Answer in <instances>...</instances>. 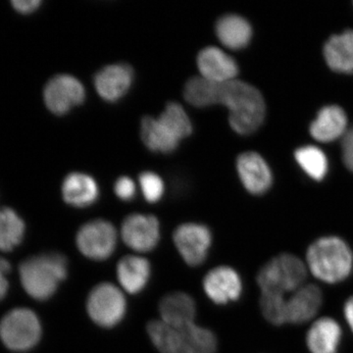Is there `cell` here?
Returning <instances> with one entry per match:
<instances>
[{"label": "cell", "instance_id": "obj_1", "mask_svg": "<svg viewBox=\"0 0 353 353\" xmlns=\"http://www.w3.org/2000/svg\"><path fill=\"white\" fill-rule=\"evenodd\" d=\"M223 104L229 109V122L234 131L250 134L256 131L265 119L266 105L259 90L243 81L214 83L212 105Z\"/></svg>", "mask_w": 353, "mask_h": 353}, {"label": "cell", "instance_id": "obj_2", "mask_svg": "<svg viewBox=\"0 0 353 353\" xmlns=\"http://www.w3.org/2000/svg\"><path fill=\"white\" fill-rule=\"evenodd\" d=\"M148 333L160 353H215L217 350L215 334L194 323L170 326L154 320L148 323Z\"/></svg>", "mask_w": 353, "mask_h": 353}, {"label": "cell", "instance_id": "obj_3", "mask_svg": "<svg viewBox=\"0 0 353 353\" xmlns=\"http://www.w3.org/2000/svg\"><path fill=\"white\" fill-rule=\"evenodd\" d=\"M20 280L28 294L36 301H48L68 275V263L57 252L43 253L24 260L19 267Z\"/></svg>", "mask_w": 353, "mask_h": 353}, {"label": "cell", "instance_id": "obj_4", "mask_svg": "<svg viewBox=\"0 0 353 353\" xmlns=\"http://www.w3.org/2000/svg\"><path fill=\"white\" fill-rule=\"evenodd\" d=\"M307 263L315 277L336 284L352 274L353 254L345 241L338 236H325L309 246Z\"/></svg>", "mask_w": 353, "mask_h": 353}, {"label": "cell", "instance_id": "obj_5", "mask_svg": "<svg viewBox=\"0 0 353 353\" xmlns=\"http://www.w3.org/2000/svg\"><path fill=\"white\" fill-rule=\"evenodd\" d=\"M307 277L305 265L292 254L279 255L262 267L257 275L261 292L282 294L301 289Z\"/></svg>", "mask_w": 353, "mask_h": 353}, {"label": "cell", "instance_id": "obj_6", "mask_svg": "<svg viewBox=\"0 0 353 353\" xmlns=\"http://www.w3.org/2000/svg\"><path fill=\"white\" fill-rule=\"evenodd\" d=\"M41 336V322L30 309H13L0 321V339L12 352H29L38 345Z\"/></svg>", "mask_w": 353, "mask_h": 353}, {"label": "cell", "instance_id": "obj_7", "mask_svg": "<svg viewBox=\"0 0 353 353\" xmlns=\"http://www.w3.org/2000/svg\"><path fill=\"white\" fill-rule=\"evenodd\" d=\"M127 303L124 294L116 285L101 283L90 292L87 310L95 324L103 328L116 326L124 318Z\"/></svg>", "mask_w": 353, "mask_h": 353}, {"label": "cell", "instance_id": "obj_8", "mask_svg": "<svg viewBox=\"0 0 353 353\" xmlns=\"http://www.w3.org/2000/svg\"><path fill=\"white\" fill-rule=\"evenodd\" d=\"M76 243L85 257L101 261L113 254L117 243V232L108 221L92 220L79 230Z\"/></svg>", "mask_w": 353, "mask_h": 353}, {"label": "cell", "instance_id": "obj_9", "mask_svg": "<svg viewBox=\"0 0 353 353\" xmlns=\"http://www.w3.org/2000/svg\"><path fill=\"white\" fill-rule=\"evenodd\" d=\"M85 87L79 79L69 74H59L51 78L43 90L46 108L57 115H64L72 108L83 103Z\"/></svg>", "mask_w": 353, "mask_h": 353}, {"label": "cell", "instance_id": "obj_10", "mask_svg": "<svg viewBox=\"0 0 353 353\" xmlns=\"http://www.w3.org/2000/svg\"><path fill=\"white\" fill-rule=\"evenodd\" d=\"M176 250L185 263L199 266L205 261L212 236L208 227L197 223L180 225L173 234Z\"/></svg>", "mask_w": 353, "mask_h": 353}, {"label": "cell", "instance_id": "obj_11", "mask_svg": "<svg viewBox=\"0 0 353 353\" xmlns=\"http://www.w3.org/2000/svg\"><path fill=\"white\" fill-rule=\"evenodd\" d=\"M121 236L134 252H152L159 241V222L152 215L136 213L128 216L121 228Z\"/></svg>", "mask_w": 353, "mask_h": 353}, {"label": "cell", "instance_id": "obj_12", "mask_svg": "<svg viewBox=\"0 0 353 353\" xmlns=\"http://www.w3.org/2000/svg\"><path fill=\"white\" fill-rule=\"evenodd\" d=\"M203 289L213 303L227 304L241 296L243 284L240 275L233 268L220 266L205 276Z\"/></svg>", "mask_w": 353, "mask_h": 353}, {"label": "cell", "instance_id": "obj_13", "mask_svg": "<svg viewBox=\"0 0 353 353\" xmlns=\"http://www.w3.org/2000/svg\"><path fill=\"white\" fill-rule=\"evenodd\" d=\"M134 80V70L129 64L108 65L94 76V85L102 99L116 101L126 94Z\"/></svg>", "mask_w": 353, "mask_h": 353}, {"label": "cell", "instance_id": "obj_14", "mask_svg": "<svg viewBox=\"0 0 353 353\" xmlns=\"http://www.w3.org/2000/svg\"><path fill=\"white\" fill-rule=\"evenodd\" d=\"M236 169L241 183L252 194H263L270 189L272 172L268 164L259 153H243L236 160Z\"/></svg>", "mask_w": 353, "mask_h": 353}, {"label": "cell", "instance_id": "obj_15", "mask_svg": "<svg viewBox=\"0 0 353 353\" xmlns=\"http://www.w3.org/2000/svg\"><path fill=\"white\" fill-rule=\"evenodd\" d=\"M197 67L201 76L213 82L234 80L239 74L236 60L217 46H208L197 55Z\"/></svg>", "mask_w": 353, "mask_h": 353}, {"label": "cell", "instance_id": "obj_16", "mask_svg": "<svg viewBox=\"0 0 353 353\" xmlns=\"http://www.w3.org/2000/svg\"><path fill=\"white\" fill-rule=\"evenodd\" d=\"M141 136L143 143L155 152H174L182 141L176 130L160 116H146L141 120Z\"/></svg>", "mask_w": 353, "mask_h": 353}, {"label": "cell", "instance_id": "obj_17", "mask_svg": "<svg viewBox=\"0 0 353 353\" xmlns=\"http://www.w3.org/2000/svg\"><path fill=\"white\" fill-rule=\"evenodd\" d=\"M323 303L321 290L314 285L301 287L287 301L285 316L287 323L303 324L312 319Z\"/></svg>", "mask_w": 353, "mask_h": 353}, {"label": "cell", "instance_id": "obj_18", "mask_svg": "<svg viewBox=\"0 0 353 353\" xmlns=\"http://www.w3.org/2000/svg\"><path fill=\"white\" fill-rule=\"evenodd\" d=\"M347 131V114L338 105L322 108L310 125L311 136L321 143H331L343 138Z\"/></svg>", "mask_w": 353, "mask_h": 353}, {"label": "cell", "instance_id": "obj_19", "mask_svg": "<svg viewBox=\"0 0 353 353\" xmlns=\"http://www.w3.org/2000/svg\"><path fill=\"white\" fill-rule=\"evenodd\" d=\"M159 313L160 321L170 326L192 324L196 313V303L185 292H172L160 301Z\"/></svg>", "mask_w": 353, "mask_h": 353}, {"label": "cell", "instance_id": "obj_20", "mask_svg": "<svg viewBox=\"0 0 353 353\" xmlns=\"http://www.w3.org/2000/svg\"><path fill=\"white\" fill-rule=\"evenodd\" d=\"M62 196L70 205L85 208L92 205L99 199V185L88 174L74 172L64 179Z\"/></svg>", "mask_w": 353, "mask_h": 353}, {"label": "cell", "instance_id": "obj_21", "mask_svg": "<svg viewBox=\"0 0 353 353\" xmlns=\"http://www.w3.org/2000/svg\"><path fill=\"white\" fill-rule=\"evenodd\" d=\"M341 328L332 318H322L309 329L306 345L311 353H338L341 345Z\"/></svg>", "mask_w": 353, "mask_h": 353}, {"label": "cell", "instance_id": "obj_22", "mask_svg": "<svg viewBox=\"0 0 353 353\" xmlns=\"http://www.w3.org/2000/svg\"><path fill=\"white\" fill-rule=\"evenodd\" d=\"M150 277V264L145 259L136 255L123 257L117 265V279L123 289L129 294L141 292Z\"/></svg>", "mask_w": 353, "mask_h": 353}, {"label": "cell", "instance_id": "obj_23", "mask_svg": "<svg viewBox=\"0 0 353 353\" xmlns=\"http://www.w3.org/2000/svg\"><path fill=\"white\" fill-rule=\"evenodd\" d=\"M216 34L231 50H241L250 43L252 29L250 22L236 14H228L216 23Z\"/></svg>", "mask_w": 353, "mask_h": 353}, {"label": "cell", "instance_id": "obj_24", "mask_svg": "<svg viewBox=\"0 0 353 353\" xmlns=\"http://www.w3.org/2000/svg\"><path fill=\"white\" fill-rule=\"evenodd\" d=\"M324 57L334 71L353 74V31L330 38L324 46Z\"/></svg>", "mask_w": 353, "mask_h": 353}, {"label": "cell", "instance_id": "obj_25", "mask_svg": "<svg viewBox=\"0 0 353 353\" xmlns=\"http://www.w3.org/2000/svg\"><path fill=\"white\" fill-rule=\"evenodd\" d=\"M25 223L15 210L9 208L0 209V250L12 252L22 243Z\"/></svg>", "mask_w": 353, "mask_h": 353}, {"label": "cell", "instance_id": "obj_26", "mask_svg": "<svg viewBox=\"0 0 353 353\" xmlns=\"http://www.w3.org/2000/svg\"><path fill=\"white\" fill-rule=\"evenodd\" d=\"M299 166L313 180L321 181L328 173V159L320 148L313 145L303 146L294 153Z\"/></svg>", "mask_w": 353, "mask_h": 353}, {"label": "cell", "instance_id": "obj_27", "mask_svg": "<svg viewBox=\"0 0 353 353\" xmlns=\"http://www.w3.org/2000/svg\"><path fill=\"white\" fill-rule=\"evenodd\" d=\"M285 305H287V299H285V296L261 292L260 307H261L262 314L271 324L281 326L287 323Z\"/></svg>", "mask_w": 353, "mask_h": 353}, {"label": "cell", "instance_id": "obj_28", "mask_svg": "<svg viewBox=\"0 0 353 353\" xmlns=\"http://www.w3.org/2000/svg\"><path fill=\"white\" fill-rule=\"evenodd\" d=\"M139 181L143 196L148 202L154 203L163 196L164 183L158 174L150 171L143 172L139 175Z\"/></svg>", "mask_w": 353, "mask_h": 353}, {"label": "cell", "instance_id": "obj_29", "mask_svg": "<svg viewBox=\"0 0 353 353\" xmlns=\"http://www.w3.org/2000/svg\"><path fill=\"white\" fill-rule=\"evenodd\" d=\"M116 196L122 201H129L136 196V183L127 176H120L114 185Z\"/></svg>", "mask_w": 353, "mask_h": 353}, {"label": "cell", "instance_id": "obj_30", "mask_svg": "<svg viewBox=\"0 0 353 353\" xmlns=\"http://www.w3.org/2000/svg\"><path fill=\"white\" fill-rule=\"evenodd\" d=\"M341 152L345 166L353 173V127L347 130L341 139Z\"/></svg>", "mask_w": 353, "mask_h": 353}, {"label": "cell", "instance_id": "obj_31", "mask_svg": "<svg viewBox=\"0 0 353 353\" xmlns=\"http://www.w3.org/2000/svg\"><path fill=\"white\" fill-rule=\"evenodd\" d=\"M11 265L6 259L0 257V301L6 296L9 283L7 275L10 273Z\"/></svg>", "mask_w": 353, "mask_h": 353}, {"label": "cell", "instance_id": "obj_32", "mask_svg": "<svg viewBox=\"0 0 353 353\" xmlns=\"http://www.w3.org/2000/svg\"><path fill=\"white\" fill-rule=\"evenodd\" d=\"M11 4L18 13L27 15V14L34 12L41 6V0H13Z\"/></svg>", "mask_w": 353, "mask_h": 353}, {"label": "cell", "instance_id": "obj_33", "mask_svg": "<svg viewBox=\"0 0 353 353\" xmlns=\"http://www.w3.org/2000/svg\"><path fill=\"white\" fill-rule=\"evenodd\" d=\"M345 317L353 332V296L350 297L345 303Z\"/></svg>", "mask_w": 353, "mask_h": 353}]
</instances>
